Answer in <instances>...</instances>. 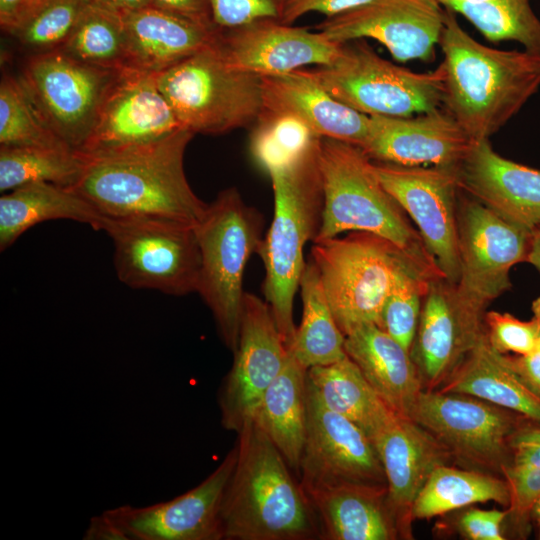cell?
I'll list each match as a JSON object with an SVG mask.
<instances>
[{"instance_id": "7c38bea8", "label": "cell", "mask_w": 540, "mask_h": 540, "mask_svg": "<svg viewBox=\"0 0 540 540\" xmlns=\"http://www.w3.org/2000/svg\"><path fill=\"white\" fill-rule=\"evenodd\" d=\"M410 419L438 439L452 456L501 471L511 462V437L526 418L470 395L423 389Z\"/></svg>"}, {"instance_id": "6f0895ef", "label": "cell", "mask_w": 540, "mask_h": 540, "mask_svg": "<svg viewBox=\"0 0 540 540\" xmlns=\"http://www.w3.org/2000/svg\"><path fill=\"white\" fill-rule=\"evenodd\" d=\"M50 0H31V3H30V6H29V10H28V14H27V17H26V20L25 22L31 17L33 16L40 8H42L46 3H48ZM24 22V23H25ZM23 23V24H24Z\"/></svg>"}, {"instance_id": "d6986e66", "label": "cell", "mask_w": 540, "mask_h": 540, "mask_svg": "<svg viewBox=\"0 0 540 540\" xmlns=\"http://www.w3.org/2000/svg\"><path fill=\"white\" fill-rule=\"evenodd\" d=\"M237 446L191 490L164 502L121 505L105 512L129 540H222L221 505L235 468Z\"/></svg>"}, {"instance_id": "ee69618b", "label": "cell", "mask_w": 540, "mask_h": 540, "mask_svg": "<svg viewBox=\"0 0 540 540\" xmlns=\"http://www.w3.org/2000/svg\"><path fill=\"white\" fill-rule=\"evenodd\" d=\"M501 473L510 489L508 514L520 523L530 518L533 505L540 497V468L502 466Z\"/></svg>"}, {"instance_id": "6da1fadb", "label": "cell", "mask_w": 540, "mask_h": 540, "mask_svg": "<svg viewBox=\"0 0 540 540\" xmlns=\"http://www.w3.org/2000/svg\"><path fill=\"white\" fill-rule=\"evenodd\" d=\"M185 128L149 143L80 153L83 168L70 190L108 218L153 216L196 225L208 204L192 190L184 154Z\"/></svg>"}, {"instance_id": "bcb514c9", "label": "cell", "mask_w": 540, "mask_h": 540, "mask_svg": "<svg viewBox=\"0 0 540 540\" xmlns=\"http://www.w3.org/2000/svg\"><path fill=\"white\" fill-rule=\"evenodd\" d=\"M371 0H286L280 22L292 24L309 12L325 14L327 18L343 14Z\"/></svg>"}, {"instance_id": "9a60e30c", "label": "cell", "mask_w": 540, "mask_h": 540, "mask_svg": "<svg viewBox=\"0 0 540 540\" xmlns=\"http://www.w3.org/2000/svg\"><path fill=\"white\" fill-rule=\"evenodd\" d=\"M307 428L300 463L304 490L341 484L387 486L372 440L328 408L306 381Z\"/></svg>"}, {"instance_id": "91938a15", "label": "cell", "mask_w": 540, "mask_h": 540, "mask_svg": "<svg viewBox=\"0 0 540 540\" xmlns=\"http://www.w3.org/2000/svg\"><path fill=\"white\" fill-rule=\"evenodd\" d=\"M538 527V538L540 539V521L536 522Z\"/></svg>"}, {"instance_id": "680465c9", "label": "cell", "mask_w": 540, "mask_h": 540, "mask_svg": "<svg viewBox=\"0 0 540 540\" xmlns=\"http://www.w3.org/2000/svg\"><path fill=\"white\" fill-rule=\"evenodd\" d=\"M530 518L534 520L535 522L540 521V497L535 502V504L532 507Z\"/></svg>"}, {"instance_id": "f6af8a7d", "label": "cell", "mask_w": 540, "mask_h": 540, "mask_svg": "<svg viewBox=\"0 0 540 540\" xmlns=\"http://www.w3.org/2000/svg\"><path fill=\"white\" fill-rule=\"evenodd\" d=\"M507 511L471 508L458 521L462 534L472 540H503L502 523Z\"/></svg>"}, {"instance_id": "4dcf8cb0", "label": "cell", "mask_w": 540, "mask_h": 540, "mask_svg": "<svg viewBox=\"0 0 540 540\" xmlns=\"http://www.w3.org/2000/svg\"><path fill=\"white\" fill-rule=\"evenodd\" d=\"M306 381L328 408L353 422L372 442L399 416L348 356L309 368Z\"/></svg>"}, {"instance_id": "7a4b0ae2", "label": "cell", "mask_w": 540, "mask_h": 540, "mask_svg": "<svg viewBox=\"0 0 540 540\" xmlns=\"http://www.w3.org/2000/svg\"><path fill=\"white\" fill-rule=\"evenodd\" d=\"M439 44L442 106L473 140L489 139L540 88V55L483 45L446 8Z\"/></svg>"}, {"instance_id": "44dd1931", "label": "cell", "mask_w": 540, "mask_h": 540, "mask_svg": "<svg viewBox=\"0 0 540 540\" xmlns=\"http://www.w3.org/2000/svg\"><path fill=\"white\" fill-rule=\"evenodd\" d=\"M183 128L157 86L156 74L123 68L107 91L80 153L159 140Z\"/></svg>"}, {"instance_id": "9f6ffc18", "label": "cell", "mask_w": 540, "mask_h": 540, "mask_svg": "<svg viewBox=\"0 0 540 540\" xmlns=\"http://www.w3.org/2000/svg\"><path fill=\"white\" fill-rule=\"evenodd\" d=\"M533 320L536 323L538 331V346L540 347V296L532 303Z\"/></svg>"}, {"instance_id": "7bdbcfd3", "label": "cell", "mask_w": 540, "mask_h": 540, "mask_svg": "<svg viewBox=\"0 0 540 540\" xmlns=\"http://www.w3.org/2000/svg\"><path fill=\"white\" fill-rule=\"evenodd\" d=\"M286 0H210L218 29H232L262 19L280 21Z\"/></svg>"}, {"instance_id": "f5cc1de1", "label": "cell", "mask_w": 540, "mask_h": 540, "mask_svg": "<svg viewBox=\"0 0 540 540\" xmlns=\"http://www.w3.org/2000/svg\"><path fill=\"white\" fill-rule=\"evenodd\" d=\"M520 443L540 445V426L536 424L522 425L511 437L510 447Z\"/></svg>"}, {"instance_id": "484cf974", "label": "cell", "mask_w": 540, "mask_h": 540, "mask_svg": "<svg viewBox=\"0 0 540 540\" xmlns=\"http://www.w3.org/2000/svg\"><path fill=\"white\" fill-rule=\"evenodd\" d=\"M126 68L157 74L212 46L209 28L150 5L123 15Z\"/></svg>"}, {"instance_id": "277c9868", "label": "cell", "mask_w": 540, "mask_h": 540, "mask_svg": "<svg viewBox=\"0 0 540 540\" xmlns=\"http://www.w3.org/2000/svg\"><path fill=\"white\" fill-rule=\"evenodd\" d=\"M320 139L294 162L268 173L274 214L256 253L265 267L262 287L265 301L287 349L296 332L293 306L306 265L303 250L307 242L315 240L322 220Z\"/></svg>"}, {"instance_id": "681fc988", "label": "cell", "mask_w": 540, "mask_h": 540, "mask_svg": "<svg viewBox=\"0 0 540 540\" xmlns=\"http://www.w3.org/2000/svg\"><path fill=\"white\" fill-rule=\"evenodd\" d=\"M84 540H129L121 527L104 511L93 516L83 534Z\"/></svg>"}, {"instance_id": "2e32d148", "label": "cell", "mask_w": 540, "mask_h": 540, "mask_svg": "<svg viewBox=\"0 0 540 540\" xmlns=\"http://www.w3.org/2000/svg\"><path fill=\"white\" fill-rule=\"evenodd\" d=\"M233 354V365L218 392V404L222 426L238 433L252 419L288 358L270 306L252 293L244 295L239 340Z\"/></svg>"}, {"instance_id": "d6a6232c", "label": "cell", "mask_w": 540, "mask_h": 540, "mask_svg": "<svg viewBox=\"0 0 540 540\" xmlns=\"http://www.w3.org/2000/svg\"><path fill=\"white\" fill-rule=\"evenodd\" d=\"M299 287L302 320L287 350L306 369L345 358V336L333 316L318 269L311 259L306 262Z\"/></svg>"}, {"instance_id": "9c48e42d", "label": "cell", "mask_w": 540, "mask_h": 540, "mask_svg": "<svg viewBox=\"0 0 540 540\" xmlns=\"http://www.w3.org/2000/svg\"><path fill=\"white\" fill-rule=\"evenodd\" d=\"M335 99L367 116L408 117L442 107V73H418L380 57L361 39L329 66L308 70Z\"/></svg>"}, {"instance_id": "ba28073f", "label": "cell", "mask_w": 540, "mask_h": 540, "mask_svg": "<svg viewBox=\"0 0 540 540\" xmlns=\"http://www.w3.org/2000/svg\"><path fill=\"white\" fill-rule=\"evenodd\" d=\"M180 125L193 134L251 128L263 109L260 75L229 66L215 43L156 74Z\"/></svg>"}, {"instance_id": "3957f363", "label": "cell", "mask_w": 540, "mask_h": 540, "mask_svg": "<svg viewBox=\"0 0 540 540\" xmlns=\"http://www.w3.org/2000/svg\"><path fill=\"white\" fill-rule=\"evenodd\" d=\"M237 460L221 505L223 539L319 538L311 501L283 455L255 423L238 432Z\"/></svg>"}, {"instance_id": "db71d44e", "label": "cell", "mask_w": 540, "mask_h": 540, "mask_svg": "<svg viewBox=\"0 0 540 540\" xmlns=\"http://www.w3.org/2000/svg\"><path fill=\"white\" fill-rule=\"evenodd\" d=\"M526 261L540 272V226L531 232Z\"/></svg>"}, {"instance_id": "8992f818", "label": "cell", "mask_w": 540, "mask_h": 540, "mask_svg": "<svg viewBox=\"0 0 540 540\" xmlns=\"http://www.w3.org/2000/svg\"><path fill=\"white\" fill-rule=\"evenodd\" d=\"M318 269L333 316L344 334L366 323L379 326L383 304L398 278L415 267L438 269L390 241L354 231L344 238L313 241ZM441 273V272H440Z\"/></svg>"}, {"instance_id": "4316f807", "label": "cell", "mask_w": 540, "mask_h": 540, "mask_svg": "<svg viewBox=\"0 0 540 540\" xmlns=\"http://www.w3.org/2000/svg\"><path fill=\"white\" fill-rule=\"evenodd\" d=\"M305 491L317 517L319 539L391 540L399 535L387 486L341 484Z\"/></svg>"}, {"instance_id": "94428289", "label": "cell", "mask_w": 540, "mask_h": 540, "mask_svg": "<svg viewBox=\"0 0 540 540\" xmlns=\"http://www.w3.org/2000/svg\"><path fill=\"white\" fill-rule=\"evenodd\" d=\"M540 226V225H539Z\"/></svg>"}, {"instance_id": "f907efd6", "label": "cell", "mask_w": 540, "mask_h": 540, "mask_svg": "<svg viewBox=\"0 0 540 540\" xmlns=\"http://www.w3.org/2000/svg\"><path fill=\"white\" fill-rule=\"evenodd\" d=\"M31 0H0L2 30L13 35L25 22Z\"/></svg>"}, {"instance_id": "52a82bcc", "label": "cell", "mask_w": 540, "mask_h": 540, "mask_svg": "<svg viewBox=\"0 0 540 540\" xmlns=\"http://www.w3.org/2000/svg\"><path fill=\"white\" fill-rule=\"evenodd\" d=\"M264 219L234 188L222 190L195 225L201 267L197 293L210 309L224 345H238L243 276L262 240Z\"/></svg>"}, {"instance_id": "e0dca14e", "label": "cell", "mask_w": 540, "mask_h": 540, "mask_svg": "<svg viewBox=\"0 0 540 540\" xmlns=\"http://www.w3.org/2000/svg\"><path fill=\"white\" fill-rule=\"evenodd\" d=\"M485 308L443 276L430 281L410 350L425 390L441 386L485 335Z\"/></svg>"}, {"instance_id": "ab89813d", "label": "cell", "mask_w": 540, "mask_h": 540, "mask_svg": "<svg viewBox=\"0 0 540 540\" xmlns=\"http://www.w3.org/2000/svg\"><path fill=\"white\" fill-rule=\"evenodd\" d=\"M438 276L443 275L437 269H410L398 278L383 304L379 327L409 352L415 338L423 298L430 281Z\"/></svg>"}, {"instance_id": "5b68a950", "label": "cell", "mask_w": 540, "mask_h": 540, "mask_svg": "<svg viewBox=\"0 0 540 540\" xmlns=\"http://www.w3.org/2000/svg\"><path fill=\"white\" fill-rule=\"evenodd\" d=\"M319 166L324 202L321 226L314 241L334 238L346 231L367 232L435 263L407 214L379 181L373 161L360 147L321 138Z\"/></svg>"}, {"instance_id": "816d5d0a", "label": "cell", "mask_w": 540, "mask_h": 540, "mask_svg": "<svg viewBox=\"0 0 540 540\" xmlns=\"http://www.w3.org/2000/svg\"><path fill=\"white\" fill-rule=\"evenodd\" d=\"M90 2L121 15L152 5V0H90Z\"/></svg>"}, {"instance_id": "d590c367", "label": "cell", "mask_w": 540, "mask_h": 540, "mask_svg": "<svg viewBox=\"0 0 540 540\" xmlns=\"http://www.w3.org/2000/svg\"><path fill=\"white\" fill-rule=\"evenodd\" d=\"M59 50L90 65L126 68L123 15L90 3Z\"/></svg>"}, {"instance_id": "4fadbf2b", "label": "cell", "mask_w": 540, "mask_h": 540, "mask_svg": "<svg viewBox=\"0 0 540 540\" xmlns=\"http://www.w3.org/2000/svg\"><path fill=\"white\" fill-rule=\"evenodd\" d=\"M373 168L384 188L415 223L441 274L449 282L457 283L460 187L455 167L373 162Z\"/></svg>"}, {"instance_id": "60d3db41", "label": "cell", "mask_w": 540, "mask_h": 540, "mask_svg": "<svg viewBox=\"0 0 540 540\" xmlns=\"http://www.w3.org/2000/svg\"><path fill=\"white\" fill-rule=\"evenodd\" d=\"M90 3V0H50L13 36L33 54L59 49Z\"/></svg>"}, {"instance_id": "ac0fdd59", "label": "cell", "mask_w": 540, "mask_h": 540, "mask_svg": "<svg viewBox=\"0 0 540 540\" xmlns=\"http://www.w3.org/2000/svg\"><path fill=\"white\" fill-rule=\"evenodd\" d=\"M445 8L436 0H371L326 18L316 28L343 44L372 38L400 62L429 60L444 27Z\"/></svg>"}, {"instance_id": "30bf717a", "label": "cell", "mask_w": 540, "mask_h": 540, "mask_svg": "<svg viewBox=\"0 0 540 540\" xmlns=\"http://www.w3.org/2000/svg\"><path fill=\"white\" fill-rule=\"evenodd\" d=\"M119 280L174 296L197 293L201 257L195 226L162 217L109 218Z\"/></svg>"}, {"instance_id": "11a10c76", "label": "cell", "mask_w": 540, "mask_h": 540, "mask_svg": "<svg viewBox=\"0 0 540 540\" xmlns=\"http://www.w3.org/2000/svg\"><path fill=\"white\" fill-rule=\"evenodd\" d=\"M436 1L444 8L452 10L458 5H464V4L477 5V4L490 2L492 0H436Z\"/></svg>"}, {"instance_id": "d4e9b609", "label": "cell", "mask_w": 540, "mask_h": 540, "mask_svg": "<svg viewBox=\"0 0 540 540\" xmlns=\"http://www.w3.org/2000/svg\"><path fill=\"white\" fill-rule=\"evenodd\" d=\"M262 79V112L294 116L320 138L336 139L358 147L364 143L369 116L330 95L305 69Z\"/></svg>"}, {"instance_id": "f546056e", "label": "cell", "mask_w": 540, "mask_h": 540, "mask_svg": "<svg viewBox=\"0 0 540 540\" xmlns=\"http://www.w3.org/2000/svg\"><path fill=\"white\" fill-rule=\"evenodd\" d=\"M438 390L485 400L540 426V397L519 380L485 335Z\"/></svg>"}, {"instance_id": "e575fe53", "label": "cell", "mask_w": 540, "mask_h": 540, "mask_svg": "<svg viewBox=\"0 0 540 540\" xmlns=\"http://www.w3.org/2000/svg\"><path fill=\"white\" fill-rule=\"evenodd\" d=\"M82 168V156L69 148L1 146L0 190L6 193L33 182L69 188Z\"/></svg>"}, {"instance_id": "f35d334b", "label": "cell", "mask_w": 540, "mask_h": 540, "mask_svg": "<svg viewBox=\"0 0 540 540\" xmlns=\"http://www.w3.org/2000/svg\"><path fill=\"white\" fill-rule=\"evenodd\" d=\"M0 144L69 148L43 121L20 79L11 76L0 84Z\"/></svg>"}, {"instance_id": "cb8c5ba5", "label": "cell", "mask_w": 540, "mask_h": 540, "mask_svg": "<svg viewBox=\"0 0 540 540\" xmlns=\"http://www.w3.org/2000/svg\"><path fill=\"white\" fill-rule=\"evenodd\" d=\"M387 483V502L399 534L406 535L414 501L450 451L410 418L396 419L373 441Z\"/></svg>"}, {"instance_id": "5bb4252c", "label": "cell", "mask_w": 540, "mask_h": 540, "mask_svg": "<svg viewBox=\"0 0 540 540\" xmlns=\"http://www.w3.org/2000/svg\"><path fill=\"white\" fill-rule=\"evenodd\" d=\"M530 235L474 198L459 199L456 286L461 294L486 309L509 290L510 270L526 261Z\"/></svg>"}, {"instance_id": "7402d4cb", "label": "cell", "mask_w": 540, "mask_h": 540, "mask_svg": "<svg viewBox=\"0 0 540 540\" xmlns=\"http://www.w3.org/2000/svg\"><path fill=\"white\" fill-rule=\"evenodd\" d=\"M473 141L440 107L408 117L369 116L367 136L360 148L381 163L456 167Z\"/></svg>"}, {"instance_id": "836d02e7", "label": "cell", "mask_w": 540, "mask_h": 540, "mask_svg": "<svg viewBox=\"0 0 540 540\" xmlns=\"http://www.w3.org/2000/svg\"><path fill=\"white\" fill-rule=\"evenodd\" d=\"M510 504L507 481L491 474L443 464L430 475L413 503L411 516L430 519L476 503Z\"/></svg>"}, {"instance_id": "83f0119b", "label": "cell", "mask_w": 540, "mask_h": 540, "mask_svg": "<svg viewBox=\"0 0 540 540\" xmlns=\"http://www.w3.org/2000/svg\"><path fill=\"white\" fill-rule=\"evenodd\" d=\"M347 356L399 416L410 418L423 390L410 352L374 323L361 324L345 335Z\"/></svg>"}, {"instance_id": "b9f144b4", "label": "cell", "mask_w": 540, "mask_h": 540, "mask_svg": "<svg viewBox=\"0 0 540 540\" xmlns=\"http://www.w3.org/2000/svg\"><path fill=\"white\" fill-rule=\"evenodd\" d=\"M485 336L498 353L527 354L538 347V331L533 319L522 321L509 313L485 312Z\"/></svg>"}, {"instance_id": "ffe728a7", "label": "cell", "mask_w": 540, "mask_h": 540, "mask_svg": "<svg viewBox=\"0 0 540 540\" xmlns=\"http://www.w3.org/2000/svg\"><path fill=\"white\" fill-rule=\"evenodd\" d=\"M215 47L232 68L264 76L292 72L306 65H332L341 55L343 44L320 31L262 19L219 29Z\"/></svg>"}, {"instance_id": "603a6c76", "label": "cell", "mask_w": 540, "mask_h": 540, "mask_svg": "<svg viewBox=\"0 0 540 540\" xmlns=\"http://www.w3.org/2000/svg\"><path fill=\"white\" fill-rule=\"evenodd\" d=\"M455 171L460 190L509 223L530 233L540 225V170L499 155L482 139Z\"/></svg>"}, {"instance_id": "74e56055", "label": "cell", "mask_w": 540, "mask_h": 540, "mask_svg": "<svg viewBox=\"0 0 540 540\" xmlns=\"http://www.w3.org/2000/svg\"><path fill=\"white\" fill-rule=\"evenodd\" d=\"M451 11L464 16L489 41H516L524 50L540 55V19L529 0H492L458 5Z\"/></svg>"}, {"instance_id": "8fae6325", "label": "cell", "mask_w": 540, "mask_h": 540, "mask_svg": "<svg viewBox=\"0 0 540 540\" xmlns=\"http://www.w3.org/2000/svg\"><path fill=\"white\" fill-rule=\"evenodd\" d=\"M121 70L90 65L55 49L32 54L19 79L46 125L80 151Z\"/></svg>"}, {"instance_id": "8d00e7d4", "label": "cell", "mask_w": 540, "mask_h": 540, "mask_svg": "<svg viewBox=\"0 0 540 540\" xmlns=\"http://www.w3.org/2000/svg\"><path fill=\"white\" fill-rule=\"evenodd\" d=\"M319 139L294 116L261 112L251 127L249 150L254 162L269 173L297 160Z\"/></svg>"}, {"instance_id": "7dc6e473", "label": "cell", "mask_w": 540, "mask_h": 540, "mask_svg": "<svg viewBox=\"0 0 540 540\" xmlns=\"http://www.w3.org/2000/svg\"><path fill=\"white\" fill-rule=\"evenodd\" d=\"M502 356L519 380L540 397V347L523 355L502 354Z\"/></svg>"}, {"instance_id": "f1b7e54d", "label": "cell", "mask_w": 540, "mask_h": 540, "mask_svg": "<svg viewBox=\"0 0 540 540\" xmlns=\"http://www.w3.org/2000/svg\"><path fill=\"white\" fill-rule=\"evenodd\" d=\"M69 219L104 230L108 217L67 187L49 182L22 185L0 198V249L10 247L41 222Z\"/></svg>"}, {"instance_id": "c3c4849f", "label": "cell", "mask_w": 540, "mask_h": 540, "mask_svg": "<svg viewBox=\"0 0 540 540\" xmlns=\"http://www.w3.org/2000/svg\"><path fill=\"white\" fill-rule=\"evenodd\" d=\"M152 5L209 28L213 22L210 0H152Z\"/></svg>"}, {"instance_id": "1f68e13d", "label": "cell", "mask_w": 540, "mask_h": 540, "mask_svg": "<svg viewBox=\"0 0 540 540\" xmlns=\"http://www.w3.org/2000/svg\"><path fill=\"white\" fill-rule=\"evenodd\" d=\"M288 351L287 361L265 391L252 419L283 455L290 468L300 470L306 428V373Z\"/></svg>"}]
</instances>
